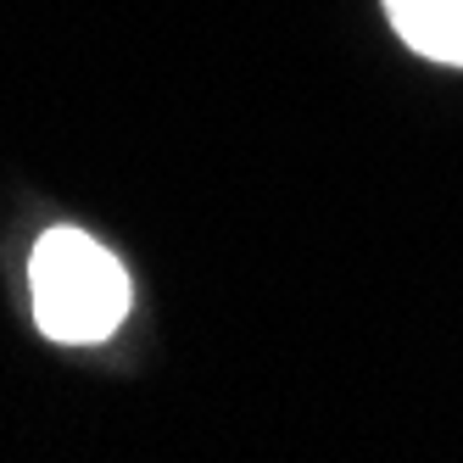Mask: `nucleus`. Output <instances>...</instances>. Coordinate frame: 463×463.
Returning <instances> with one entry per match:
<instances>
[{"label": "nucleus", "mask_w": 463, "mask_h": 463, "mask_svg": "<svg viewBox=\"0 0 463 463\" xmlns=\"http://www.w3.org/2000/svg\"><path fill=\"white\" fill-rule=\"evenodd\" d=\"M28 285H34L40 329L61 346L107 341L128 313L123 262L101 241H90L84 229H51V235H40L34 262H28Z\"/></svg>", "instance_id": "nucleus-1"}, {"label": "nucleus", "mask_w": 463, "mask_h": 463, "mask_svg": "<svg viewBox=\"0 0 463 463\" xmlns=\"http://www.w3.org/2000/svg\"><path fill=\"white\" fill-rule=\"evenodd\" d=\"M385 17L419 56L463 68V0H385Z\"/></svg>", "instance_id": "nucleus-2"}]
</instances>
